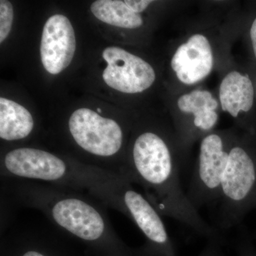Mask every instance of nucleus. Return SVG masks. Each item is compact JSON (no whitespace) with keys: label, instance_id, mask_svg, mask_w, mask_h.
<instances>
[{"label":"nucleus","instance_id":"obj_1","mask_svg":"<svg viewBox=\"0 0 256 256\" xmlns=\"http://www.w3.org/2000/svg\"><path fill=\"white\" fill-rule=\"evenodd\" d=\"M182 161L175 134L146 130L133 139L121 175L142 188L160 214L214 238L216 230L204 220L184 192L180 174Z\"/></svg>","mask_w":256,"mask_h":256},{"label":"nucleus","instance_id":"obj_2","mask_svg":"<svg viewBox=\"0 0 256 256\" xmlns=\"http://www.w3.org/2000/svg\"><path fill=\"white\" fill-rule=\"evenodd\" d=\"M12 180L10 191L20 204L41 210L57 228L84 244L110 256L126 255L98 200L50 184Z\"/></svg>","mask_w":256,"mask_h":256},{"label":"nucleus","instance_id":"obj_3","mask_svg":"<svg viewBox=\"0 0 256 256\" xmlns=\"http://www.w3.org/2000/svg\"><path fill=\"white\" fill-rule=\"evenodd\" d=\"M1 176L9 180L50 184L80 192H88L95 169L67 162L50 152L34 148H15L6 152Z\"/></svg>","mask_w":256,"mask_h":256},{"label":"nucleus","instance_id":"obj_4","mask_svg":"<svg viewBox=\"0 0 256 256\" xmlns=\"http://www.w3.org/2000/svg\"><path fill=\"white\" fill-rule=\"evenodd\" d=\"M101 203L119 210L132 220L152 246L170 250V238L160 212L132 184L118 174H111L92 191Z\"/></svg>","mask_w":256,"mask_h":256},{"label":"nucleus","instance_id":"obj_5","mask_svg":"<svg viewBox=\"0 0 256 256\" xmlns=\"http://www.w3.org/2000/svg\"><path fill=\"white\" fill-rule=\"evenodd\" d=\"M247 146L236 138L229 152L217 205L216 224L222 230L238 223L256 190V160Z\"/></svg>","mask_w":256,"mask_h":256},{"label":"nucleus","instance_id":"obj_6","mask_svg":"<svg viewBox=\"0 0 256 256\" xmlns=\"http://www.w3.org/2000/svg\"><path fill=\"white\" fill-rule=\"evenodd\" d=\"M236 138L232 132L213 131L202 138L198 160L186 192L197 210L218 205L229 152Z\"/></svg>","mask_w":256,"mask_h":256},{"label":"nucleus","instance_id":"obj_7","mask_svg":"<svg viewBox=\"0 0 256 256\" xmlns=\"http://www.w3.org/2000/svg\"><path fill=\"white\" fill-rule=\"evenodd\" d=\"M68 130L76 144L94 158H117L124 148V134L118 122L90 109L74 111L69 118Z\"/></svg>","mask_w":256,"mask_h":256},{"label":"nucleus","instance_id":"obj_8","mask_svg":"<svg viewBox=\"0 0 256 256\" xmlns=\"http://www.w3.org/2000/svg\"><path fill=\"white\" fill-rule=\"evenodd\" d=\"M102 55L107 63L102 78L114 90L127 94H140L156 82V70L150 64L124 48L107 47Z\"/></svg>","mask_w":256,"mask_h":256},{"label":"nucleus","instance_id":"obj_9","mask_svg":"<svg viewBox=\"0 0 256 256\" xmlns=\"http://www.w3.org/2000/svg\"><path fill=\"white\" fill-rule=\"evenodd\" d=\"M76 48L75 32L70 20L62 14L50 16L42 32L41 58L47 72L60 74L72 63Z\"/></svg>","mask_w":256,"mask_h":256},{"label":"nucleus","instance_id":"obj_10","mask_svg":"<svg viewBox=\"0 0 256 256\" xmlns=\"http://www.w3.org/2000/svg\"><path fill=\"white\" fill-rule=\"evenodd\" d=\"M218 106V100L207 90L196 89L178 98V110L182 114L192 116L186 132L178 144L183 160L194 141L213 132L218 124V114L216 111Z\"/></svg>","mask_w":256,"mask_h":256},{"label":"nucleus","instance_id":"obj_11","mask_svg":"<svg viewBox=\"0 0 256 256\" xmlns=\"http://www.w3.org/2000/svg\"><path fill=\"white\" fill-rule=\"evenodd\" d=\"M214 55L208 38L196 33L188 37L175 50L171 67L178 82L195 85L207 78L213 70Z\"/></svg>","mask_w":256,"mask_h":256},{"label":"nucleus","instance_id":"obj_12","mask_svg":"<svg viewBox=\"0 0 256 256\" xmlns=\"http://www.w3.org/2000/svg\"><path fill=\"white\" fill-rule=\"evenodd\" d=\"M218 97L222 110L237 118L240 114L250 112L254 107V84L246 74L232 70L222 79Z\"/></svg>","mask_w":256,"mask_h":256},{"label":"nucleus","instance_id":"obj_13","mask_svg":"<svg viewBox=\"0 0 256 256\" xmlns=\"http://www.w3.org/2000/svg\"><path fill=\"white\" fill-rule=\"evenodd\" d=\"M34 121L30 111L14 101L0 98V138L5 141L26 139L32 134Z\"/></svg>","mask_w":256,"mask_h":256},{"label":"nucleus","instance_id":"obj_14","mask_svg":"<svg viewBox=\"0 0 256 256\" xmlns=\"http://www.w3.org/2000/svg\"><path fill=\"white\" fill-rule=\"evenodd\" d=\"M90 10L98 20L112 26L134 30L143 24L142 16L130 9L124 1L97 0Z\"/></svg>","mask_w":256,"mask_h":256},{"label":"nucleus","instance_id":"obj_15","mask_svg":"<svg viewBox=\"0 0 256 256\" xmlns=\"http://www.w3.org/2000/svg\"><path fill=\"white\" fill-rule=\"evenodd\" d=\"M14 20L12 4L6 0L0 1V43H2L10 34Z\"/></svg>","mask_w":256,"mask_h":256},{"label":"nucleus","instance_id":"obj_16","mask_svg":"<svg viewBox=\"0 0 256 256\" xmlns=\"http://www.w3.org/2000/svg\"><path fill=\"white\" fill-rule=\"evenodd\" d=\"M22 240L23 246L18 256H50V254L45 252L44 248L37 246L36 242L26 239Z\"/></svg>","mask_w":256,"mask_h":256},{"label":"nucleus","instance_id":"obj_17","mask_svg":"<svg viewBox=\"0 0 256 256\" xmlns=\"http://www.w3.org/2000/svg\"><path fill=\"white\" fill-rule=\"evenodd\" d=\"M124 2L134 12L140 14L153 2L150 0H126Z\"/></svg>","mask_w":256,"mask_h":256},{"label":"nucleus","instance_id":"obj_18","mask_svg":"<svg viewBox=\"0 0 256 256\" xmlns=\"http://www.w3.org/2000/svg\"><path fill=\"white\" fill-rule=\"evenodd\" d=\"M250 38L252 41V50L256 58V18L252 21L250 28Z\"/></svg>","mask_w":256,"mask_h":256},{"label":"nucleus","instance_id":"obj_19","mask_svg":"<svg viewBox=\"0 0 256 256\" xmlns=\"http://www.w3.org/2000/svg\"><path fill=\"white\" fill-rule=\"evenodd\" d=\"M108 256H110V255H109Z\"/></svg>","mask_w":256,"mask_h":256}]
</instances>
